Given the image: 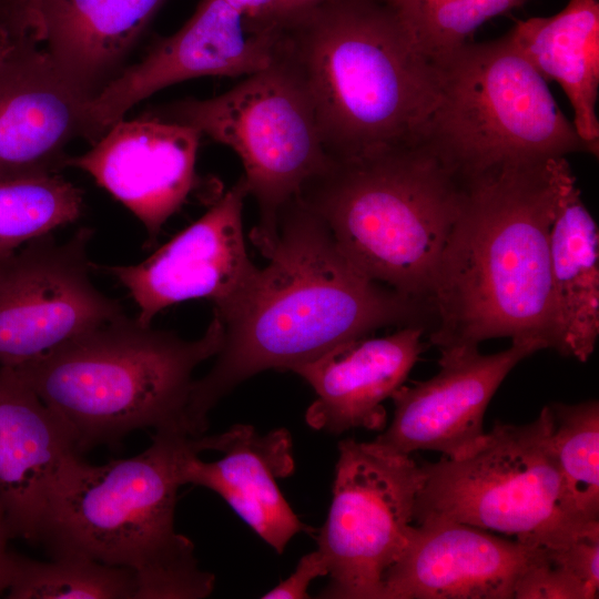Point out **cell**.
Instances as JSON below:
<instances>
[{"label":"cell","instance_id":"ffe728a7","mask_svg":"<svg viewBox=\"0 0 599 599\" xmlns=\"http://www.w3.org/2000/svg\"><path fill=\"white\" fill-rule=\"evenodd\" d=\"M425 327H400L384 337H362L343 343L323 355L294 366L314 389L306 410L314 429L339 435L354 428L382 429L383 402L400 387L425 349Z\"/></svg>","mask_w":599,"mask_h":599},{"label":"cell","instance_id":"ac0fdd59","mask_svg":"<svg viewBox=\"0 0 599 599\" xmlns=\"http://www.w3.org/2000/svg\"><path fill=\"white\" fill-rule=\"evenodd\" d=\"M195 439L200 453L215 450L222 458L204 461L199 454H190L182 467L184 485L216 493L278 554L296 534H312L314 529L300 520L277 485L295 466L286 429L258 434L251 425L237 424L224 433Z\"/></svg>","mask_w":599,"mask_h":599},{"label":"cell","instance_id":"4dcf8cb0","mask_svg":"<svg viewBox=\"0 0 599 599\" xmlns=\"http://www.w3.org/2000/svg\"><path fill=\"white\" fill-rule=\"evenodd\" d=\"M240 11L250 22L270 27L278 18V0H224Z\"/></svg>","mask_w":599,"mask_h":599},{"label":"cell","instance_id":"7c38bea8","mask_svg":"<svg viewBox=\"0 0 599 599\" xmlns=\"http://www.w3.org/2000/svg\"><path fill=\"white\" fill-rule=\"evenodd\" d=\"M247 191L242 176L200 219L134 265H95L114 276L139 307L136 319L151 325L164 308L195 298L214 304L227 318L254 285L260 268L250 260L242 211Z\"/></svg>","mask_w":599,"mask_h":599},{"label":"cell","instance_id":"83f0119b","mask_svg":"<svg viewBox=\"0 0 599 599\" xmlns=\"http://www.w3.org/2000/svg\"><path fill=\"white\" fill-rule=\"evenodd\" d=\"M515 599H595V593L587 585L568 570L554 562L545 548L518 578Z\"/></svg>","mask_w":599,"mask_h":599},{"label":"cell","instance_id":"4316f807","mask_svg":"<svg viewBox=\"0 0 599 599\" xmlns=\"http://www.w3.org/2000/svg\"><path fill=\"white\" fill-rule=\"evenodd\" d=\"M436 62L467 42L488 19L525 0H384Z\"/></svg>","mask_w":599,"mask_h":599},{"label":"cell","instance_id":"7402d4cb","mask_svg":"<svg viewBox=\"0 0 599 599\" xmlns=\"http://www.w3.org/2000/svg\"><path fill=\"white\" fill-rule=\"evenodd\" d=\"M506 34L546 81L559 83L578 134L599 146V1L569 0L558 13L518 21Z\"/></svg>","mask_w":599,"mask_h":599},{"label":"cell","instance_id":"2e32d148","mask_svg":"<svg viewBox=\"0 0 599 599\" xmlns=\"http://www.w3.org/2000/svg\"><path fill=\"white\" fill-rule=\"evenodd\" d=\"M89 101L33 41L1 60L0 182L58 174L67 145L88 139Z\"/></svg>","mask_w":599,"mask_h":599},{"label":"cell","instance_id":"cb8c5ba5","mask_svg":"<svg viewBox=\"0 0 599 599\" xmlns=\"http://www.w3.org/2000/svg\"><path fill=\"white\" fill-rule=\"evenodd\" d=\"M8 598L135 599L132 569L87 558L39 561L13 552Z\"/></svg>","mask_w":599,"mask_h":599},{"label":"cell","instance_id":"f546056e","mask_svg":"<svg viewBox=\"0 0 599 599\" xmlns=\"http://www.w3.org/2000/svg\"><path fill=\"white\" fill-rule=\"evenodd\" d=\"M328 576V565L324 555L316 549L303 556L293 573L276 587L267 591L265 599H305L308 598V587L318 577Z\"/></svg>","mask_w":599,"mask_h":599},{"label":"cell","instance_id":"8992f818","mask_svg":"<svg viewBox=\"0 0 599 599\" xmlns=\"http://www.w3.org/2000/svg\"><path fill=\"white\" fill-rule=\"evenodd\" d=\"M223 338L214 313L194 341L124 314L9 368L64 420L82 454L142 428L187 434L193 370L219 353Z\"/></svg>","mask_w":599,"mask_h":599},{"label":"cell","instance_id":"30bf717a","mask_svg":"<svg viewBox=\"0 0 599 599\" xmlns=\"http://www.w3.org/2000/svg\"><path fill=\"white\" fill-rule=\"evenodd\" d=\"M425 476L410 455L374 440L338 443L333 498L317 536L329 577L322 598H382L384 576L408 542Z\"/></svg>","mask_w":599,"mask_h":599},{"label":"cell","instance_id":"d6986e66","mask_svg":"<svg viewBox=\"0 0 599 599\" xmlns=\"http://www.w3.org/2000/svg\"><path fill=\"white\" fill-rule=\"evenodd\" d=\"M77 455L64 420L11 368L0 366V504L12 538L38 542L52 488Z\"/></svg>","mask_w":599,"mask_h":599},{"label":"cell","instance_id":"484cf974","mask_svg":"<svg viewBox=\"0 0 599 599\" xmlns=\"http://www.w3.org/2000/svg\"><path fill=\"white\" fill-rule=\"evenodd\" d=\"M552 450L580 514L599 521V402L550 404Z\"/></svg>","mask_w":599,"mask_h":599},{"label":"cell","instance_id":"9c48e42d","mask_svg":"<svg viewBox=\"0 0 599 599\" xmlns=\"http://www.w3.org/2000/svg\"><path fill=\"white\" fill-rule=\"evenodd\" d=\"M153 118L192 126L237 154L258 207L253 235L273 234L281 207L332 161L303 90L276 60L220 95L184 99Z\"/></svg>","mask_w":599,"mask_h":599},{"label":"cell","instance_id":"3957f363","mask_svg":"<svg viewBox=\"0 0 599 599\" xmlns=\"http://www.w3.org/2000/svg\"><path fill=\"white\" fill-rule=\"evenodd\" d=\"M273 60L303 90L332 161L420 141L438 63L384 0H322L281 18Z\"/></svg>","mask_w":599,"mask_h":599},{"label":"cell","instance_id":"d6a6232c","mask_svg":"<svg viewBox=\"0 0 599 599\" xmlns=\"http://www.w3.org/2000/svg\"><path fill=\"white\" fill-rule=\"evenodd\" d=\"M10 538L12 536L0 504V595L8 589L11 579L13 552L8 549Z\"/></svg>","mask_w":599,"mask_h":599},{"label":"cell","instance_id":"e0dca14e","mask_svg":"<svg viewBox=\"0 0 599 599\" xmlns=\"http://www.w3.org/2000/svg\"><path fill=\"white\" fill-rule=\"evenodd\" d=\"M544 549L456 521L417 524L384 576L380 599H511Z\"/></svg>","mask_w":599,"mask_h":599},{"label":"cell","instance_id":"44dd1931","mask_svg":"<svg viewBox=\"0 0 599 599\" xmlns=\"http://www.w3.org/2000/svg\"><path fill=\"white\" fill-rule=\"evenodd\" d=\"M164 0H31L28 30L91 100L122 64Z\"/></svg>","mask_w":599,"mask_h":599},{"label":"cell","instance_id":"5bb4252c","mask_svg":"<svg viewBox=\"0 0 599 599\" xmlns=\"http://www.w3.org/2000/svg\"><path fill=\"white\" fill-rule=\"evenodd\" d=\"M540 349L532 342H511L489 355L478 346L439 349L435 376L413 386L403 384L392 394L393 420L374 441L402 455L433 450L448 458L464 456L484 438V415L502 380Z\"/></svg>","mask_w":599,"mask_h":599},{"label":"cell","instance_id":"836d02e7","mask_svg":"<svg viewBox=\"0 0 599 599\" xmlns=\"http://www.w3.org/2000/svg\"><path fill=\"white\" fill-rule=\"evenodd\" d=\"M322 0H278V18L315 4Z\"/></svg>","mask_w":599,"mask_h":599},{"label":"cell","instance_id":"d4e9b609","mask_svg":"<svg viewBox=\"0 0 599 599\" xmlns=\"http://www.w3.org/2000/svg\"><path fill=\"white\" fill-rule=\"evenodd\" d=\"M82 205L81 191L58 174L0 182V260L77 221Z\"/></svg>","mask_w":599,"mask_h":599},{"label":"cell","instance_id":"6da1fadb","mask_svg":"<svg viewBox=\"0 0 599 599\" xmlns=\"http://www.w3.org/2000/svg\"><path fill=\"white\" fill-rule=\"evenodd\" d=\"M250 238L268 264L222 321L214 365L193 382L185 413L191 436L203 435L217 402L260 372L291 370L386 326L429 325L424 304L363 275L298 195L281 207L273 234Z\"/></svg>","mask_w":599,"mask_h":599},{"label":"cell","instance_id":"f1b7e54d","mask_svg":"<svg viewBox=\"0 0 599 599\" xmlns=\"http://www.w3.org/2000/svg\"><path fill=\"white\" fill-rule=\"evenodd\" d=\"M548 554L554 562L568 570L598 595L599 529L587 532L561 548H548Z\"/></svg>","mask_w":599,"mask_h":599},{"label":"cell","instance_id":"52a82bcc","mask_svg":"<svg viewBox=\"0 0 599 599\" xmlns=\"http://www.w3.org/2000/svg\"><path fill=\"white\" fill-rule=\"evenodd\" d=\"M437 63L439 95L422 139L461 174L509 161L598 156L507 34L467 41Z\"/></svg>","mask_w":599,"mask_h":599},{"label":"cell","instance_id":"4fadbf2b","mask_svg":"<svg viewBox=\"0 0 599 599\" xmlns=\"http://www.w3.org/2000/svg\"><path fill=\"white\" fill-rule=\"evenodd\" d=\"M276 23L250 22L224 0H202L174 34L123 68L88 103V140L94 142L136 103L200 77L250 75L273 60Z\"/></svg>","mask_w":599,"mask_h":599},{"label":"cell","instance_id":"5b68a950","mask_svg":"<svg viewBox=\"0 0 599 599\" xmlns=\"http://www.w3.org/2000/svg\"><path fill=\"white\" fill-rule=\"evenodd\" d=\"M461 173L427 141L331 161L298 196L366 277L424 304L456 221Z\"/></svg>","mask_w":599,"mask_h":599},{"label":"cell","instance_id":"8fae6325","mask_svg":"<svg viewBox=\"0 0 599 599\" xmlns=\"http://www.w3.org/2000/svg\"><path fill=\"white\" fill-rule=\"evenodd\" d=\"M92 230L34 238L0 260V366L33 361L124 315L91 281Z\"/></svg>","mask_w":599,"mask_h":599},{"label":"cell","instance_id":"7a4b0ae2","mask_svg":"<svg viewBox=\"0 0 599 599\" xmlns=\"http://www.w3.org/2000/svg\"><path fill=\"white\" fill-rule=\"evenodd\" d=\"M463 177L429 302L430 344L443 349L508 337L557 352L550 233L576 177L567 159L509 161Z\"/></svg>","mask_w":599,"mask_h":599},{"label":"cell","instance_id":"603a6c76","mask_svg":"<svg viewBox=\"0 0 599 599\" xmlns=\"http://www.w3.org/2000/svg\"><path fill=\"white\" fill-rule=\"evenodd\" d=\"M598 226L576 177L565 187L550 233L551 284L558 353L587 362L599 336Z\"/></svg>","mask_w":599,"mask_h":599},{"label":"cell","instance_id":"9a60e30c","mask_svg":"<svg viewBox=\"0 0 599 599\" xmlns=\"http://www.w3.org/2000/svg\"><path fill=\"white\" fill-rule=\"evenodd\" d=\"M201 133L192 126L155 118L121 120L85 153L67 159L143 224L148 245L193 189Z\"/></svg>","mask_w":599,"mask_h":599},{"label":"cell","instance_id":"e575fe53","mask_svg":"<svg viewBox=\"0 0 599 599\" xmlns=\"http://www.w3.org/2000/svg\"><path fill=\"white\" fill-rule=\"evenodd\" d=\"M23 41L30 40H9L0 38V61L8 57Z\"/></svg>","mask_w":599,"mask_h":599},{"label":"cell","instance_id":"1f68e13d","mask_svg":"<svg viewBox=\"0 0 599 599\" xmlns=\"http://www.w3.org/2000/svg\"><path fill=\"white\" fill-rule=\"evenodd\" d=\"M26 0H0V38L21 40Z\"/></svg>","mask_w":599,"mask_h":599},{"label":"cell","instance_id":"277c9868","mask_svg":"<svg viewBox=\"0 0 599 599\" xmlns=\"http://www.w3.org/2000/svg\"><path fill=\"white\" fill-rule=\"evenodd\" d=\"M195 436L156 430L142 453L103 465L77 455L50 494L38 542L52 558H87L130 568L135 599H201L215 577L201 570L194 545L174 528L185 458Z\"/></svg>","mask_w":599,"mask_h":599},{"label":"cell","instance_id":"d590c367","mask_svg":"<svg viewBox=\"0 0 599 599\" xmlns=\"http://www.w3.org/2000/svg\"><path fill=\"white\" fill-rule=\"evenodd\" d=\"M30 3H31V0H26V7H27L26 9L27 10H28V7L30 6Z\"/></svg>","mask_w":599,"mask_h":599},{"label":"cell","instance_id":"ba28073f","mask_svg":"<svg viewBox=\"0 0 599 599\" xmlns=\"http://www.w3.org/2000/svg\"><path fill=\"white\" fill-rule=\"evenodd\" d=\"M550 405L531 423L497 422L469 453L422 464L414 522L449 520L556 549L599 529L583 517L552 450Z\"/></svg>","mask_w":599,"mask_h":599}]
</instances>
